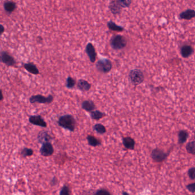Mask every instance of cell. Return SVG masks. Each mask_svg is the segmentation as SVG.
Returning a JSON list of instances; mask_svg holds the SVG:
<instances>
[{"label":"cell","mask_w":195,"mask_h":195,"mask_svg":"<svg viewBox=\"0 0 195 195\" xmlns=\"http://www.w3.org/2000/svg\"><path fill=\"white\" fill-rule=\"evenodd\" d=\"M109 9L113 15H119L122 12V9L119 0L111 1L109 4Z\"/></svg>","instance_id":"cell-11"},{"label":"cell","mask_w":195,"mask_h":195,"mask_svg":"<svg viewBox=\"0 0 195 195\" xmlns=\"http://www.w3.org/2000/svg\"><path fill=\"white\" fill-rule=\"evenodd\" d=\"M40 152L41 155L44 157H49L53 155L54 149L52 144L48 142L42 144V146L40 149Z\"/></svg>","instance_id":"cell-9"},{"label":"cell","mask_w":195,"mask_h":195,"mask_svg":"<svg viewBox=\"0 0 195 195\" xmlns=\"http://www.w3.org/2000/svg\"><path fill=\"white\" fill-rule=\"evenodd\" d=\"M5 32V28L1 24H0V36L2 35Z\"/></svg>","instance_id":"cell-33"},{"label":"cell","mask_w":195,"mask_h":195,"mask_svg":"<svg viewBox=\"0 0 195 195\" xmlns=\"http://www.w3.org/2000/svg\"><path fill=\"white\" fill-rule=\"evenodd\" d=\"M88 141V144L91 146L96 147L100 146L101 144V142L97 138L92 135H88L87 138Z\"/></svg>","instance_id":"cell-22"},{"label":"cell","mask_w":195,"mask_h":195,"mask_svg":"<svg viewBox=\"0 0 195 195\" xmlns=\"http://www.w3.org/2000/svg\"><path fill=\"white\" fill-rule=\"evenodd\" d=\"M195 17V11L193 9H188L187 10L180 13L179 15V19H180L190 20L193 19Z\"/></svg>","instance_id":"cell-14"},{"label":"cell","mask_w":195,"mask_h":195,"mask_svg":"<svg viewBox=\"0 0 195 195\" xmlns=\"http://www.w3.org/2000/svg\"><path fill=\"white\" fill-rule=\"evenodd\" d=\"M169 152H165L163 150L159 148L153 149L150 156L152 160L156 163H163L164 161L168 156Z\"/></svg>","instance_id":"cell-5"},{"label":"cell","mask_w":195,"mask_h":195,"mask_svg":"<svg viewBox=\"0 0 195 195\" xmlns=\"http://www.w3.org/2000/svg\"><path fill=\"white\" fill-rule=\"evenodd\" d=\"M85 53L87 54L89 60L92 63H95L97 58V53L95 46L91 42H89L85 47Z\"/></svg>","instance_id":"cell-8"},{"label":"cell","mask_w":195,"mask_h":195,"mask_svg":"<svg viewBox=\"0 0 195 195\" xmlns=\"http://www.w3.org/2000/svg\"><path fill=\"white\" fill-rule=\"evenodd\" d=\"M93 130H95L97 134H104L107 132V129L105 126L101 124H96L93 127Z\"/></svg>","instance_id":"cell-24"},{"label":"cell","mask_w":195,"mask_h":195,"mask_svg":"<svg viewBox=\"0 0 195 195\" xmlns=\"http://www.w3.org/2000/svg\"><path fill=\"white\" fill-rule=\"evenodd\" d=\"M52 139V137L46 131H41L38 134L37 140L38 142L41 144H44L45 142H48Z\"/></svg>","instance_id":"cell-17"},{"label":"cell","mask_w":195,"mask_h":195,"mask_svg":"<svg viewBox=\"0 0 195 195\" xmlns=\"http://www.w3.org/2000/svg\"><path fill=\"white\" fill-rule=\"evenodd\" d=\"M122 144L126 149L134 150L136 142L131 137H125L122 138Z\"/></svg>","instance_id":"cell-15"},{"label":"cell","mask_w":195,"mask_h":195,"mask_svg":"<svg viewBox=\"0 0 195 195\" xmlns=\"http://www.w3.org/2000/svg\"><path fill=\"white\" fill-rule=\"evenodd\" d=\"M119 1L122 8H129L132 3V1L129 0H119Z\"/></svg>","instance_id":"cell-28"},{"label":"cell","mask_w":195,"mask_h":195,"mask_svg":"<svg viewBox=\"0 0 195 195\" xmlns=\"http://www.w3.org/2000/svg\"><path fill=\"white\" fill-rule=\"evenodd\" d=\"M95 195H111V194L110 193V192L107 189L101 188V189H98L96 191Z\"/></svg>","instance_id":"cell-30"},{"label":"cell","mask_w":195,"mask_h":195,"mask_svg":"<svg viewBox=\"0 0 195 195\" xmlns=\"http://www.w3.org/2000/svg\"><path fill=\"white\" fill-rule=\"evenodd\" d=\"M130 83L134 86H137L142 83L144 81V74L140 69H134L131 70L128 75Z\"/></svg>","instance_id":"cell-2"},{"label":"cell","mask_w":195,"mask_h":195,"mask_svg":"<svg viewBox=\"0 0 195 195\" xmlns=\"http://www.w3.org/2000/svg\"><path fill=\"white\" fill-rule=\"evenodd\" d=\"M21 155L23 157H29L33 155V150L31 148H25L22 150Z\"/></svg>","instance_id":"cell-27"},{"label":"cell","mask_w":195,"mask_h":195,"mask_svg":"<svg viewBox=\"0 0 195 195\" xmlns=\"http://www.w3.org/2000/svg\"><path fill=\"white\" fill-rule=\"evenodd\" d=\"M60 195H70V192L69 187L66 185H64L61 189V191L60 192Z\"/></svg>","instance_id":"cell-29"},{"label":"cell","mask_w":195,"mask_h":195,"mask_svg":"<svg viewBox=\"0 0 195 195\" xmlns=\"http://www.w3.org/2000/svg\"><path fill=\"white\" fill-rule=\"evenodd\" d=\"M127 44L126 39L122 35H114L110 40V45L114 50H121L124 49Z\"/></svg>","instance_id":"cell-3"},{"label":"cell","mask_w":195,"mask_h":195,"mask_svg":"<svg viewBox=\"0 0 195 195\" xmlns=\"http://www.w3.org/2000/svg\"><path fill=\"white\" fill-rule=\"evenodd\" d=\"M53 96L49 95L48 97H45L41 95H33L29 99V101L31 104L39 103L49 104L53 101Z\"/></svg>","instance_id":"cell-6"},{"label":"cell","mask_w":195,"mask_h":195,"mask_svg":"<svg viewBox=\"0 0 195 195\" xmlns=\"http://www.w3.org/2000/svg\"><path fill=\"white\" fill-rule=\"evenodd\" d=\"M96 67L100 72L108 73L112 69V63L108 58H103L96 62Z\"/></svg>","instance_id":"cell-4"},{"label":"cell","mask_w":195,"mask_h":195,"mask_svg":"<svg viewBox=\"0 0 195 195\" xmlns=\"http://www.w3.org/2000/svg\"><path fill=\"white\" fill-rule=\"evenodd\" d=\"M107 27L109 30L115 31V32H121L125 31V29L123 27H121V26H119L115 23V22H113L112 21H110L108 22Z\"/></svg>","instance_id":"cell-21"},{"label":"cell","mask_w":195,"mask_h":195,"mask_svg":"<svg viewBox=\"0 0 195 195\" xmlns=\"http://www.w3.org/2000/svg\"><path fill=\"white\" fill-rule=\"evenodd\" d=\"M82 108L87 112H91L96 108L95 103L92 100H85L81 104Z\"/></svg>","instance_id":"cell-16"},{"label":"cell","mask_w":195,"mask_h":195,"mask_svg":"<svg viewBox=\"0 0 195 195\" xmlns=\"http://www.w3.org/2000/svg\"><path fill=\"white\" fill-rule=\"evenodd\" d=\"M189 133L187 130H181L178 134V142L179 144H183L187 141L189 138Z\"/></svg>","instance_id":"cell-19"},{"label":"cell","mask_w":195,"mask_h":195,"mask_svg":"<svg viewBox=\"0 0 195 195\" xmlns=\"http://www.w3.org/2000/svg\"><path fill=\"white\" fill-rule=\"evenodd\" d=\"M186 188L188 190L192 193H194L195 192V184L193 183L189 184L186 186Z\"/></svg>","instance_id":"cell-32"},{"label":"cell","mask_w":195,"mask_h":195,"mask_svg":"<svg viewBox=\"0 0 195 195\" xmlns=\"http://www.w3.org/2000/svg\"><path fill=\"white\" fill-rule=\"evenodd\" d=\"M194 52L193 48L191 45H184L180 49V54L181 56L183 58L189 57L191 56Z\"/></svg>","instance_id":"cell-12"},{"label":"cell","mask_w":195,"mask_h":195,"mask_svg":"<svg viewBox=\"0 0 195 195\" xmlns=\"http://www.w3.org/2000/svg\"><path fill=\"white\" fill-rule=\"evenodd\" d=\"M23 66L24 68L26 69L28 72H29L31 74L37 75L40 73V71L37 68V67L33 62L25 63V64H23Z\"/></svg>","instance_id":"cell-18"},{"label":"cell","mask_w":195,"mask_h":195,"mask_svg":"<svg viewBox=\"0 0 195 195\" xmlns=\"http://www.w3.org/2000/svg\"><path fill=\"white\" fill-rule=\"evenodd\" d=\"M122 195H130L128 192H126L123 191L122 193Z\"/></svg>","instance_id":"cell-35"},{"label":"cell","mask_w":195,"mask_h":195,"mask_svg":"<svg viewBox=\"0 0 195 195\" xmlns=\"http://www.w3.org/2000/svg\"><path fill=\"white\" fill-rule=\"evenodd\" d=\"M90 116L91 119L95 120H99L100 119H103L104 117L106 114L104 112H102L99 110H95L90 112Z\"/></svg>","instance_id":"cell-23"},{"label":"cell","mask_w":195,"mask_h":195,"mask_svg":"<svg viewBox=\"0 0 195 195\" xmlns=\"http://www.w3.org/2000/svg\"><path fill=\"white\" fill-rule=\"evenodd\" d=\"M0 62L8 66H14L16 64L15 58L5 51H2L0 52Z\"/></svg>","instance_id":"cell-7"},{"label":"cell","mask_w":195,"mask_h":195,"mask_svg":"<svg viewBox=\"0 0 195 195\" xmlns=\"http://www.w3.org/2000/svg\"><path fill=\"white\" fill-rule=\"evenodd\" d=\"M185 149L188 153L192 155H195V142L194 140L189 142L185 146Z\"/></svg>","instance_id":"cell-25"},{"label":"cell","mask_w":195,"mask_h":195,"mask_svg":"<svg viewBox=\"0 0 195 195\" xmlns=\"http://www.w3.org/2000/svg\"><path fill=\"white\" fill-rule=\"evenodd\" d=\"M195 167H192L189 169L188 171V175L189 177V179L192 180H194L195 179Z\"/></svg>","instance_id":"cell-31"},{"label":"cell","mask_w":195,"mask_h":195,"mask_svg":"<svg viewBox=\"0 0 195 195\" xmlns=\"http://www.w3.org/2000/svg\"><path fill=\"white\" fill-rule=\"evenodd\" d=\"M77 88L82 92H88L91 88L92 85L88 81L84 79H80L77 84Z\"/></svg>","instance_id":"cell-13"},{"label":"cell","mask_w":195,"mask_h":195,"mask_svg":"<svg viewBox=\"0 0 195 195\" xmlns=\"http://www.w3.org/2000/svg\"><path fill=\"white\" fill-rule=\"evenodd\" d=\"M17 8L16 3L13 1H6L4 4V10L8 13H12L14 12Z\"/></svg>","instance_id":"cell-20"},{"label":"cell","mask_w":195,"mask_h":195,"mask_svg":"<svg viewBox=\"0 0 195 195\" xmlns=\"http://www.w3.org/2000/svg\"><path fill=\"white\" fill-rule=\"evenodd\" d=\"M3 99H4V96L2 94V91L1 89H0V101Z\"/></svg>","instance_id":"cell-34"},{"label":"cell","mask_w":195,"mask_h":195,"mask_svg":"<svg viewBox=\"0 0 195 195\" xmlns=\"http://www.w3.org/2000/svg\"><path fill=\"white\" fill-rule=\"evenodd\" d=\"M76 81L72 77H68L66 81V87L68 89H72L76 85Z\"/></svg>","instance_id":"cell-26"},{"label":"cell","mask_w":195,"mask_h":195,"mask_svg":"<svg viewBox=\"0 0 195 195\" xmlns=\"http://www.w3.org/2000/svg\"><path fill=\"white\" fill-rule=\"evenodd\" d=\"M29 121L32 124L36 126H41L43 128H46L47 126L46 122L40 115L31 116L29 118Z\"/></svg>","instance_id":"cell-10"},{"label":"cell","mask_w":195,"mask_h":195,"mask_svg":"<svg viewBox=\"0 0 195 195\" xmlns=\"http://www.w3.org/2000/svg\"><path fill=\"white\" fill-rule=\"evenodd\" d=\"M57 123L59 126L70 132H74L76 129V121L72 115L68 114L61 116L59 117Z\"/></svg>","instance_id":"cell-1"}]
</instances>
